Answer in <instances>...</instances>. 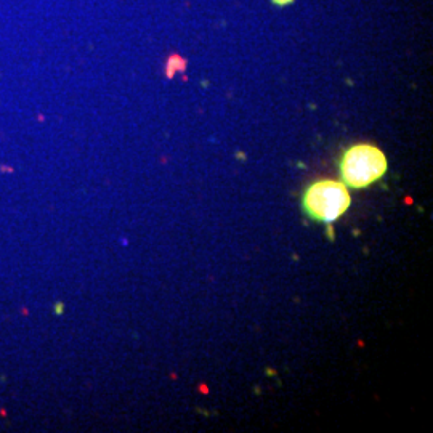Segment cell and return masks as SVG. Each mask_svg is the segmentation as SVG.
<instances>
[{"label":"cell","instance_id":"obj_1","mask_svg":"<svg viewBox=\"0 0 433 433\" xmlns=\"http://www.w3.org/2000/svg\"><path fill=\"white\" fill-rule=\"evenodd\" d=\"M342 182L350 188H368L387 173L388 162L380 148L369 143H358L345 150L340 162Z\"/></svg>","mask_w":433,"mask_h":433},{"label":"cell","instance_id":"obj_2","mask_svg":"<svg viewBox=\"0 0 433 433\" xmlns=\"http://www.w3.org/2000/svg\"><path fill=\"white\" fill-rule=\"evenodd\" d=\"M348 188L339 180H318L305 189L302 206L306 215L321 223H334L350 209Z\"/></svg>","mask_w":433,"mask_h":433},{"label":"cell","instance_id":"obj_3","mask_svg":"<svg viewBox=\"0 0 433 433\" xmlns=\"http://www.w3.org/2000/svg\"><path fill=\"white\" fill-rule=\"evenodd\" d=\"M178 68V69H183L185 68V61L180 56H177V55H173V56L169 59V71L167 74L169 75H173V69Z\"/></svg>","mask_w":433,"mask_h":433},{"label":"cell","instance_id":"obj_4","mask_svg":"<svg viewBox=\"0 0 433 433\" xmlns=\"http://www.w3.org/2000/svg\"><path fill=\"white\" fill-rule=\"evenodd\" d=\"M275 5H279V7H284V5H290L294 0H271Z\"/></svg>","mask_w":433,"mask_h":433}]
</instances>
